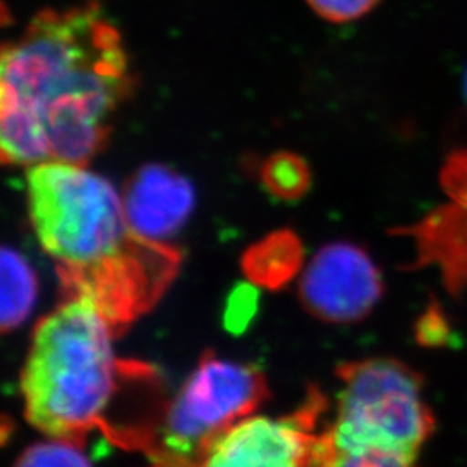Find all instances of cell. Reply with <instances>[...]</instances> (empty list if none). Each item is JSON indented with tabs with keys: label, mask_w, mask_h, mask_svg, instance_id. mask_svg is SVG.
Here are the masks:
<instances>
[{
	"label": "cell",
	"mask_w": 467,
	"mask_h": 467,
	"mask_svg": "<svg viewBox=\"0 0 467 467\" xmlns=\"http://www.w3.org/2000/svg\"><path fill=\"white\" fill-rule=\"evenodd\" d=\"M443 182L451 198L467 208V152L451 156L445 168Z\"/></svg>",
	"instance_id": "5bb4252c"
},
{
	"label": "cell",
	"mask_w": 467,
	"mask_h": 467,
	"mask_svg": "<svg viewBox=\"0 0 467 467\" xmlns=\"http://www.w3.org/2000/svg\"><path fill=\"white\" fill-rule=\"evenodd\" d=\"M115 331L85 296H67L36 326L21 378L26 418L35 428L75 441L106 428L119 379L129 374L113 351Z\"/></svg>",
	"instance_id": "3957f363"
},
{
	"label": "cell",
	"mask_w": 467,
	"mask_h": 467,
	"mask_svg": "<svg viewBox=\"0 0 467 467\" xmlns=\"http://www.w3.org/2000/svg\"><path fill=\"white\" fill-rule=\"evenodd\" d=\"M38 284L28 260L0 246V333L21 326L34 310Z\"/></svg>",
	"instance_id": "9c48e42d"
},
{
	"label": "cell",
	"mask_w": 467,
	"mask_h": 467,
	"mask_svg": "<svg viewBox=\"0 0 467 467\" xmlns=\"http://www.w3.org/2000/svg\"><path fill=\"white\" fill-rule=\"evenodd\" d=\"M383 295V279L366 250L353 243L326 244L301 272L300 300L314 317L350 324L368 317Z\"/></svg>",
	"instance_id": "52a82bcc"
},
{
	"label": "cell",
	"mask_w": 467,
	"mask_h": 467,
	"mask_svg": "<svg viewBox=\"0 0 467 467\" xmlns=\"http://www.w3.org/2000/svg\"><path fill=\"white\" fill-rule=\"evenodd\" d=\"M15 467H92L80 441L59 440L36 443L26 449Z\"/></svg>",
	"instance_id": "8fae6325"
},
{
	"label": "cell",
	"mask_w": 467,
	"mask_h": 467,
	"mask_svg": "<svg viewBox=\"0 0 467 467\" xmlns=\"http://www.w3.org/2000/svg\"><path fill=\"white\" fill-rule=\"evenodd\" d=\"M4 17H5V13H4V7L0 5V25L4 23Z\"/></svg>",
	"instance_id": "9a60e30c"
},
{
	"label": "cell",
	"mask_w": 467,
	"mask_h": 467,
	"mask_svg": "<svg viewBox=\"0 0 467 467\" xmlns=\"http://www.w3.org/2000/svg\"><path fill=\"white\" fill-rule=\"evenodd\" d=\"M267 391L265 376L254 366L206 355L140 449L158 467H196L218 434L248 418Z\"/></svg>",
	"instance_id": "5b68a950"
},
{
	"label": "cell",
	"mask_w": 467,
	"mask_h": 467,
	"mask_svg": "<svg viewBox=\"0 0 467 467\" xmlns=\"http://www.w3.org/2000/svg\"><path fill=\"white\" fill-rule=\"evenodd\" d=\"M264 181L274 194L281 198H296L308 185V170L300 158L279 154L265 165Z\"/></svg>",
	"instance_id": "7c38bea8"
},
{
	"label": "cell",
	"mask_w": 467,
	"mask_h": 467,
	"mask_svg": "<svg viewBox=\"0 0 467 467\" xmlns=\"http://www.w3.org/2000/svg\"><path fill=\"white\" fill-rule=\"evenodd\" d=\"M331 424L317 431L306 467H419L434 419L416 370L391 358L337 368Z\"/></svg>",
	"instance_id": "277c9868"
},
{
	"label": "cell",
	"mask_w": 467,
	"mask_h": 467,
	"mask_svg": "<svg viewBox=\"0 0 467 467\" xmlns=\"http://www.w3.org/2000/svg\"><path fill=\"white\" fill-rule=\"evenodd\" d=\"M378 0H308L318 15L331 21H350L368 13Z\"/></svg>",
	"instance_id": "4fadbf2b"
},
{
	"label": "cell",
	"mask_w": 467,
	"mask_h": 467,
	"mask_svg": "<svg viewBox=\"0 0 467 467\" xmlns=\"http://www.w3.org/2000/svg\"><path fill=\"white\" fill-rule=\"evenodd\" d=\"M300 264L298 239L291 234H277L250 251L244 267L253 281L265 285H279L298 270Z\"/></svg>",
	"instance_id": "30bf717a"
},
{
	"label": "cell",
	"mask_w": 467,
	"mask_h": 467,
	"mask_svg": "<svg viewBox=\"0 0 467 467\" xmlns=\"http://www.w3.org/2000/svg\"><path fill=\"white\" fill-rule=\"evenodd\" d=\"M130 85L123 40L99 5L38 15L0 52V163L84 165Z\"/></svg>",
	"instance_id": "6da1fadb"
},
{
	"label": "cell",
	"mask_w": 467,
	"mask_h": 467,
	"mask_svg": "<svg viewBox=\"0 0 467 467\" xmlns=\"http://www.w3.org/2000/svg\"><path fill=\"white\" fill-rule=\"evenodd\" d=\"M26 184L35 233L57 262L67 296L94 301L118 327L158 300L179 256L130 231L113 185L63 161L35 165Z\"/></svg>",
	"instance_id": "7a4b0ae2"
},
{
	"label": "cell",
	"mask_w": 467,
	"mask_h": 467,
	"mask_svg": "<svg viewBox=\"0 0 467 467\" xmlns=\"http://www.w3.org/2000/svg\"><path fill=\"white\" fill-rule=\"evenodd\" d=\"M130 231L150 243L165 244L184 227L194 206L192 187L163 167L140 170L123 198Z\"/></svg>",
	"instance_id": "ba28073f"
},
{
	"label": "cell",
	"mask_w": 467,
	"mask_h": 467,
	"mask_svg": "<svg viewBox=\"0 0 467 467\" xmlns=\"http://www.w3.org/2000/svg\"><path fill=\"white\" fill-rule=\"evenodd\" d=\"M326 409L324 399L310 391L295 414L243 419L218 434L196 467H306Z\"/></svg>",
	"instance_id": "8992f818"
}]
</instances>
